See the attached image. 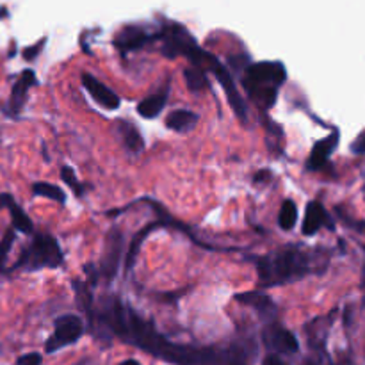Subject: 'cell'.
Segmentation results:
<instances>
[{
    "label": "cell",
    "instance_id": "1",
    "mask_svg": "<svg viewBox=\"0 0 365 365\" xmlns=\"http://www.w3.org/2000/svg\"><path fill=\"white\" fill-rule=\"evenodd\" d=\"M285 82V68L278 63H259L248 70L245 88L262 107H271L277 100L278 86Z\"/></svg>",
    "mask_w": 365,
    "mask_h": 365
},
{
    "label": "cell",
    "instance_id": "2",
    "mask_svg": "<svg viewBox=\"0 0 365 365\" xmlns=\"http://www.w3.org/2000/svg\"><path fill=\"white\" fill-rule=\"evenodd\" d=\"M257 266L262 285H278L299 278L307 271L305 260L298 252H280L274 257H264Z\"/></svg>",
    "mask_w": 365,
    "mask_h": 365
},
{
    "label": "cell",
    "instance_id": "3",
    "mask_svg": "<svg viewBox=\"0 0 365 365\" xmlns=\"http://www.w3.org/2000/svg\"><path fill=\"white\" fill-rule=\"evenodd\" d=\"M63 260L59 245L50 235H38L32 241L31 248L24 253L18 266H25L27 269H41V267H57Z\"/></svg>",
    "mask_w": 365,
    "mask_h": 365
},
{
    "label": "cell",
    "instance_id": "4",
    "mask_svg": "<svg viewBox=\"0 0 365 365\" xmlns=\"http://www.w3.org/2000/svg\"><path fill=\"white\" fill-rule=\"evenodd\" d=\"M84 327H82V319L77 316H63L56 321V331L52 337L46 342L45 349L46 353H53L57 349L64 348L68 344H75L81 339Z\"/></svg>",
    "mask_w": 365,
    "mask_h": 365
},
{
    "label": "cell",
    "instance_id": "5",
    "mask_svg": "<svg viewBox=\"0 0 365 365\" xmlns=\"http://www.w3.org/2000/svg\"><path fill=\"white\" fill-rule=\"evenodd\" d=\"M209 64H210V68H212L216 78L220 81V84L223 86L225 93H227V96H228V102H230V106L234 107L235 114H237L242 121H246V106H245V102H242L241 95H239V89L235 88L234 81H232V77L228 75V71L225 70V68L221 66V64L217 63L214 57H210Z\"/></svg>",
    "mask_w": 365,
    "mask_h": 365
},
{
    "label": "cell",
    "instance_id": "6",
    "mask_svg": "<svg viewBox=\"0 0 365 365\" xmlns=\"http://www.w3.org/2000/svg\"><path fill=\"white\" fill-rule=\"evenodd\" d=\"M82 86H84L86 91L91 95V98L95 100L96 103H100L103 109L114 110L120 107V96H118L113 89L107 88L106 84H102L98 78L93 77V75L89 73L82 75Z\"/></svg>",
    "mask_w": 365,
    "mask_h": 365
},
{
    "label": "cell",
    "instance_id": "7",
    "mask_svg": "<svg viewBox=\"0 0 365 365\" xmlns=\"http://www.w3.org/2000/svg\"><path fill=\"white\" fill-rule=\"evenodd\" d=\"M121 253H123V241H121V234L118 230H113L109 234L106 255H103L102 259V274L107 278V280L114 278V274H116Z\"/></svg>",
    "mask_w": 365,
    "mask_h": 365
},
{
    "label": "cell",
    "instance_id": "8",
    "mask_svg": "<svg viewBox=\"0 0 365 365\" xmlns=\"http://www.w3.org/2000/svg\"><path fill=\"white\" fill-rule=\"evenodd\" d=\"M337 143H339L337 132H334L331 135H328V138L321 139L319 143H316V146L312 148V153H310L309 164H307L309 170H319L321 166H324V163L330 159L331 152H334L335 146H337Z\"/></svg>",
    "mask_w": 365,
    "mask_h": 365
},
{
    "label": "cell",
    "instance_id": "9",
    "mask_svg": "<svg viewBox=\"0 0 365 365\" xmlns=\"http://www.w3.org/2000/svg\"><path fill=\"white\" fill-rule=\"evenodd\" d=\"M36 84V75L34 71L27 70L21 73V77L18 78L16 84L13 86V91H11V107H13L14 113L21 109L25 102V96H27V91Z\"/></svg>",
    "mask_w": 365,
    "mask_h": 365
},
{
    "label": "cell",
    "instance_id": "10",
    "mask_svg": "<svg viewBox=\"0 0 365 365\" xmlns=\"http://www.w3.org/2000/svg\"><path fill=\"white\" fill-rule=\"evenodd\" d=\"M327 221V212H324L323 205L317 202H312L307 205L305 221H303V234L314 235Z\"/></svg>",
    "mask_w": 365,
    "mask_h": 365
},
{
    "label": "cell",
    "instance_id": "11",
    "mask_svg": "<svg viewBox=\"0 0 365 365\" xmlns=\"http://www.w3.org/2000/svg\"><path fill=\"white\" fill-rule=\"evenodd\" d=\"M198 121L196 114L192 110H185V109H177L166 118V125L168 128L171 130H177V132H185L189 128H192Z\"/></svg>",
    "mask_w": 365,
    "mask_h": 365
},
{
    "label": "cell",
    "instance_id": "12",
    "mask_svg": "<svg viewBox=\"0 0 365 365\" xmlns=\"http://www.w3.org/2000/svg\"><path fill=\"white\" fill-rule=\"evenodd\" d=\"M166 102H168V93L166 91L157 93V95L148 96V98H145L141 103H139L138 113L141 114L143 118H148L150 120V118L159 116V113L164 109Z\"/></svg>",
    "mask_w": 365,
    "mask_h": 365
},
{
    "label": "cell",
    "instance_id": "13",
    "mask_svg": "<svg viewBox=\"0 0 365 365\" xmlns=\"http://www.w3.org/2000/svg\"><path fill=\"white\" fill-rule=\"evenodd\" d=\"M269 344L273 346L277 351L282 353H296L299 349L298 341H296L294 335L291 334L289 330H277L271 337Z\"/></svg>",
    "mask_w": 365,
    "mask_h": 365
},
{
    "label": "cell",
    "instance_id": "14",
    "mask_svg": "<svg viewBox=\"0 0 365 365\" xmlns=\"http://www.w3.org/2000/svg\"><path fill=\"white\" fill-rule=\"evenodd\" d=\"M296 220H298V207L292 200H285L282 203L280 214H278V225H280L284 230H291L296 225Z\"/></svg>",
    "mask_w": 365,
    "mask_h": 365
},
{
    "label": "cell",
    "instance_id": "15",
    "mask_svg": "<svg viewBox=\"0 0 365 365\" xmlns=\"http://www.w3.org/2000/svg\"><path fill=\"white\" fill-rule=\"evenodd\" d=\"M32 192L38 196H43V198L56 200L59 203H64V200H66V195H64L63 189L53 184H48V182H36L32 185Z\"/></svg>",
    "mask_w": 365,
    "mask_h": 365
},
{
    "label": "cell",
    "instance_id": "16",
    "mask_svg": "<svg viewBox=\"0 0 365 365\" xmlns=\"http://www.w3.org/2000/svg\"><path fill=\"white\" fill-rule=\"evenodd\" d=\"M7 209L11 210V220H13V227L16 228V230L24 232V234H31L32 232V221L29 220L27 214L24 212V210L20 209V207L16 205V203H11Z\"/></svg>",
    "mask_w": 365,
    "mask_h": 365
},
{
    "label": "cell",
    "instance_id": "17",
    "mask_svg": "<svg viewBox=\"0 0 365 365\" xmlns=\"http://www.w3.org/2000/svg\"><path fill=\"white\" fill-rule=\"evenodd\" d=\"M184 78L185 84H187V88L191 89V91H202V89H205L207 77L202 70H198V68H187V70L184 71Z\"/></svg>",
    "mask_w": 365,
    "mask_h": 365
},
{
    "label": "cell",
    "instance_id": "18",
    "mask_svg": "<svg viewBox=\"0 0 365 365\" xmlns=\"http://www.w3.org/2000/svg\"><path fill=\"white\" fill-rule=\"evenodd\" d=\"M120 128H121V132H123V141H125V145H127L128 150H132V152H139V150H143L141 134H139V132L135 130L130 123H127V125L123 123Z\"/></svg>",
    "mask_w": 365,
    "mask_h": 365
},
{
    "label": "cell",
    "instance_id": "19",
    "mask_svg": "<svg viewBox=\"0 0 365 365\" xmlns=\"http://www.w3.org/2000/svg\"><path fill=\"white\" fill-rule=\"evenodd\" d=\"M153 228H155V225H150V227H146L145 230L141 232V234H138V235H135V237H134V241H132L130 248H128V253H127V262H125V266H127V269H130V267L134 266V260H135V257H138L139 248H141L143 239H145L146 235H148L150 232L153 230Z\"/></svg>",
    "mask_w": 365,
    "mask_h": 365
},
{
    "label": "cell",
    "instance_id": "20",
    "mask_svg": "<svg viewBox=\"0 0 365 365\" xmlns=\"http://www.w3.org/2000/svg\"><path fill=\"white\" fill-rule=\"evenodd\" d=\"M13 241H14V232L7 230L6 235H4V239L0 241V267L4 266V260H6V257H7V253H9L11 246H13Z\"/></svg>",
    "mask_w": 365,
    "mask_h": 365
},
{
    "label": "cell",
    "instance_id": "21",
    "mask_svg": "<svg viewBox=\"0 0 365 365\" xmlns=\"http://www.w3.org/2000/svg\"><path fill=\"white\" fill-rule=\"evenodd\" d=\"M61 178H63V180L66 182V184L70 185L71 189H75V191H77L78 195H81V187H78V180H77V177H75V171L71 170V168L64 166L63 171H61Z\"/></svg>",
    "mask_w": 365,
    "mask_h": 365
},
{
    "label": "cell",
    "instance_id": "22",
    "mask_svg": "<svg viewBox=\"0 0 365 365\" xmlns=\"http://www.w3.org/2000/svg\"><path fill=\"white\" fill-rule=\"evenodd\" d=\"M16 365H41V355H38V353H29V355L20 356Z\"/></svg>",
    "mask_w": 365,
    "mask_h": 365
},
{
    "label": "cell",
    "instance_id": "23",
    "mask_svg": "<svg viewBox=\"0 0 365 365\" xmlns=\"http://www.w3.org/2000/svg\"><path fill=\"white\" fill-rule=\"evenodd\" d=\"M351 150L355 153H365V132H364V134H360L359 138H356V141L353 143Z\"/></svg>",
    "mask_w": 365,
    "mask_h": 365
},
{
    "label": "cell",
    "instance_id": "24",
    "mask_svg": "<svg viewBox=\"0 0 365 365\" xmlns=\"http://www.w3.org/2000/svg\"><path fill=\"white\" fill-rule=\"evenodd\" d=\"M13 202V196L7 195V192H0V209H7Z\"/></svg>",
    "mask_w": 365,
    "mask_h": 365
},
{
    "label": "cell",
    "instance_id": "25",
    "mask_svg": "<svg viewBox=\"0 0 365 365\" xmlns=\"http://www.w3.org/2000/svg\"><path fill=\"white\" fill-rule=\"evenodd\" d=\"M264 365H287L282 359H278L277 355H269L266 360H264Z\"/></svg>",
    "mask_w": 365,
    "mask_h": 365
},
{
    "label": "cell",
    "instance_id": "26",
    "mask_svg": "<svg viewBox=\"0 0 365 365\" xmlns=\"http://www.w3.org/2000/svg\"><path fill=\"white\" fill-rule=\"evenodd\" d=\"M120 365H141V364H139L138 360H132L130 359V360H123V362H121Z\"/></svg>",
    "mask_w": 365,
    "mask_h": 365
},
{
    "label": "cell",
    "instance_id": "27",
    "mask_svg": "<svg viewBox=\"0 0 365 365\" xmlns=\"http://www.w3.org/2000/svg\"><path fill=\"white\" fill-rule=\"evenodd\" d=\"M307 365H314V364H307Z\"/></svg>",
    "mask_w": 365,
    "mask_h": 365
}]
</instances>
